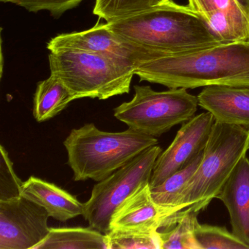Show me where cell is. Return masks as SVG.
<instances>
[{"label":"cell","mask_w":249,"mask_h":249,"mask_svg":"<svg viewBox=\"0 0 249 249\" xmlns=\"http://www.w3.org/2000/svg\"><path fill=\"white\" fill-rule=\"evenodd\" d=\"M135 75L169 89L249 87V41L150 61L135 68Z\"/></svg>","instance_id":"1"},{"label":"cell","mask_w":249,"mask_h":249,"mask_svg":"<svg viewBox=\"0 0 249 249\" xmlns=\"http://www.w3.org/2000/svg\"><path fill=\"white\" fill-rule=\"evenodd\" d=\"M106 24L122 38L156 51L164 57L224 43L200 16L188 5L171 0Z\"/></svg>","instance_id":"2"},{"label":"cell","mask_w":249,"mask_h":249,"mask_svg":"<svg viewBox=\"0 0 249 249\" xmlns=\"http://www.w3.org/2000/svg\"><path fill=\"white\" fill-rule=\"evenodd\" d=\"M157 144V138L131 128L105 132L94 124L72 129L64 141L75 181H101Z\"/></svg>","instance_id":"3"},{"label":"cell","mask_w":249,"mask_h":249,"mask_svg":"<svg viewBox=\"0 0 249 249\" xmlns=\"http://www.w3.org/2000/svg\"><path fill=\"white\" fill-rule=\"evenodd\" d=\"M249 150V129L215 121L202 161L183 189L175 214L189 207L199 212L205 209Z\"/></svg>","instance_id":"4"},{"label":"cell","mask_w":249,"mask_h":249,"mask_svg":"<svg viewBox=\"0 0 249 249\" xmlns=\"http://www.w3.org/2000/svg\"><path fill=\"white\" fill-rule=\"evenodd\" d=\"M51 74L59 78L75 100H107L127 94L135 68L126 62L92 52L62 49L49 55Z\"/></svg>","instance_id":"5"},{"label":"cell","mask_w":249,"mask_h":249,"mask_svg":"<svg viewBox=\"0 0 249 249\" xmlns=\"http://www.w3.org/2000/svg\"><path fill=\"white\" fill-rule=\"evenodd\" d=\"M135 94L114 109V116L129 128L157 138L195 116L198 97L183 88L156 91L149 86H135Z\"/></svg>","instance_id":"6"},{"label":"cell","mask_w":249,"mask_h":249,"mask_svg":"<svg viewBox=\"0 0 249 249\" xmlns=\"http://www.w3.org/2000/svg\"><path fill=\"white\" fill-rule=\"evenodd\" d=\"M161 153V148L154 145L94 186L89 199L84 203L83 216L90 227L104 234L110 231L115 211L140 188L149 183Z\"/></svg>","instance_id":"7"},{"label":"cell","mask_w":249,"mask_h":249,"mask_svg":"<svg viewBox=\"0 0 249 249\" xmlns=\"http://www.w3.org/2000/svg\"><path fill=\"white\" fill-rule=\"evenodd\" d=\"M47 49L50 52L68 49L97 53L126 62L135 68L164 58L156 51L122 38L103 23H97L84 31L58 35L48 43Z\"/></svg>","instance_id":"8"},{"label":"cell","mask_w":249,"mask_h":249,"mask_svg":"<svg viewBox=\"0 0 249 249\" xmlns=\"http://www.w3.org/2000/svg\"><path fill=\"white\" fill-rule=\"evenodd\" d=\"M49 213L24 196L0 200V249H35L50 231Z\"/></svg>","instance_id":"9"},{"label":"cell","mask_w":249,"mask_h":249,"mask_svg":"<svg viewBox=\"0 0 249 249\" xmlns=\"http://www.w3.org/2000/svg\"><path fill=\"white\" fill-rule=\"evenodd\" d=\"M215 122L212 113L207 111L194 116L182 125L170 146L157 157L150 187L161 184L204 152Z\"/></svg>","instance_id":"10"},{"label":"cell","mask_w":249,"mask_h":249,"mask_svg":"<svg viewBox=\"0 0 249 249\" xmlns=\"http://www.w3.org/2000/svg\"><path fill=\"white\" fill-rule=\"evenodd\" d=\"M224 43L249 41V0H188Z\"/></svg>","instance_id":"11"},{"label":"cell","mask_w":249,"mask_h":249,"mask_svg":"<svg viewBox=\"0 0 249 249\" xmlns=\"http://www.w3.org/2000/svg\"><path fill=\"white\" fill-rule=\"evenodd\" d=\"M170 216L165 209L154 202L148 183L118 207L110 221V231L116 229L159 231Z\"/></svg>","instance_id":"12"},{"label":"cell","mask_w":249,"mask_h":249,"mask_svg":"<svg viewBox=\"0 0 249 249\" xmlns=\"http://www.w3.org/2000/svg\"><path fill=\"white\" fill-rule=\"evenodd\" d=\"M227 208L231 231L249 246V159H241L216 196Z\"/></svg>","instance_id":"13"},{"label":"cell","mask_w":249,"mask_h":249,"mask_svg":"<svg viewBox=\"0 0 249 249\" xmlns=\"http://www.w3.org/2000/svg\"><path fill=\"white\" fill-rule=\"evenodd\" d=\"M197 97L199 106L212 113L216 122L249 130V87L211 86Z\"/></svg>","instance_id":"14"},{"label":"cell","mask_w":249,"mask_h":249,"mask_svg":"<svg viewBox=\"0 0 249 249\" xmlns=\"http://www.w3.org/2000/svg\"><path fill=\"white\" fill-rule=\"evenodd\" d=\"M21 195L43 207L49 216L65 222L84 214V203L53 183L31 176L24 182Z\"/></svg>","instance_id":"15"},{"label":"cell","mask_w":249,"mask_h":249,"mask_svg":"<svg viewBox=\"0 0 249 249\" xmlns=\"http://www.w3.org/2000/svg\"><path fill=\"white\" fill-rule=\"evenodd\" d=\"M75 97L57 77H50L37 84L33 100V116L37 122L49 120L66 108Z\"/></svg>","instance_id":"16"},{"label":"cell","mask_w":249,"mask_h":249,"mask_svg":"<svg viewBox=\"0 0 249 249\" xmlns=\"http://www.w3.org/2000/svg\"><path fill=\"white\" fill-rule=\"evenodd\" d=\"M35 249H108L106 234L91 227L51 228Z\"/></svg>","instance_id":"17"},{"label":"cell","mask_w":249,"mask_h":249,"mask_svg":"<svg viewBox=\"0 0 249 249\" xmlns=\"http://www.w3.org/2000/svg\"><path fill=\"white\" fill-rule=\"evenodd\" d=\"M199 213L189 207L174 214L176 223L159 231L161 249H200L195 236Z\"/></svg>","instance_id":"18"},{"label":"cell","mask_w":249,"mask_h":249,"mask_svg":"<svg viewBox=\"0 0 249 249\" xmlns=\"http://www.w3.org/2000/svg\"><path fill=\"white\" fill-rule=\"evenodd\" d=\"M203 153L189 165L167 178L162 183L151 188V196L154 202L165 209L170 216L174 215L175 208L178 202L179 198L183 189L187 186L191 178L197 170L202 161Z\"/></svg>","instance_id":"19"},{"label":"cell","mask_w":249,"mask_h":249,"mask_svg":"<svg viewBox=\"0 0 249 249\" xmlns=\"http://www.w3.org/2000/svg\"><path fill=\"white\" fill-rule=\"evenodd\" d=\"M106 234L108 249H161L159 231L116 229Z\"/></svg>","instance_id":"20"},{"label":"cell","mask_w":249,"mask_h":249,"mask_svg":"<svg viewBox=\"0 0 249 249\" xmlns=\"http://www.w3.org/2000/svg\"><path fill=\"white\" fill-rule=\"evenodd\" d=\"M195 236L200 249H249L248 245L224 227L198 223Z\"/></svg>","instance_id":"21"},{"label":"cell","mask_w":249,"mask_h":249,"mask_svg":"<svg viewBox=\"0 0 249 249\" xmlns=\"http://www.w3.org/2000/svg\"><path fill=\"white\" fill-rule=\"evenodd\" d=\"M150 8V0H96L93 14L110 22Z\"/></svg>","instance_id":"22"},{"label":"cell","mask_w":249,"mask_h":249,"mask_svg":"<svg viewBox=\"0 0 249 249\" xmlns=\"http://www.w3.org/2000/svg\"><path fill=\"white\" fill-rule=\"evenodd\" d=\"M0 200H8L22 196L24 182L16 174L14 164L8 151L2 145L0 147Z\"/></svg>","instance_id":"23"},{"label":"cell","mask_w":249,"mask_h":249,"mask_svg":"<svg viewBox=\"0 0 249 249\" xmlns=\"http://www.w3.org/2000/svg\"><path fill=\"white\" fill-rule=\"evenodd\" d=\"M84 0H0L3 3H12L32 13L47 11L54 18H59L70 10L78 7Z\"/></svg>","instance_id":"24"},{"label":"cell","mask_w":249,"mask_h":249,"mask_svg":"<svg viewBox=\"0 0 249 249\" xmlns=\"http://www.w3.org/2000/svg\"><path fill=\"white\" fill-rule=\"evenodd\" d=\"M170 0H150L151 7L156 6V5H161L164 2H168Z\"/></svg>","instance_id":"25"}]
</instances>
